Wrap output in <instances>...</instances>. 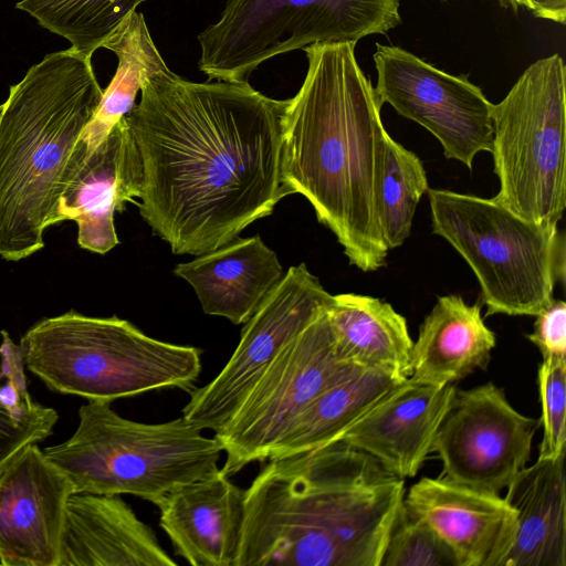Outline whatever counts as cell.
<instances>
[{"label": "cell", "instance_id": "cell-27", "mask_svg": "<svg viewBox=\"0 0 566 566\" xmlns=\"http://www.w3.org/2000/svg\"><path fill=\"white\" fill-rule=\"evenodd\" d=\"M146 0H21L17 9L65 38L71 50L91 59L93 53Z\"/></svg>", "mask_w": 566, "mask_h": 566}, {"label": "cell", "instance_id": "cell-20", "mask_svg": "<svg viewBox=\"0 0 566 566\" xmlns=\"http://www.w3.org/2000/svg\"><path fill=\"white\" fill-rule=\"evenodd\" d=\"M172 272L192 286L206 314L237 325L250 319L284 275L277 255L259 235L237 238Z\"/></svg>", "mask_w": 566, "mask_h": 566}, {"label": "cell", "instance_id": "cell-23", "mask_svg": "<svg viewBox=\"0 0 566 566\" xmlns=\"http://www.w3.org/2000/svg\"><path fill=\"white\" fill-rule=\"evenodd\" d=\"M326 313L343 359L409 378L413 342L406 318L389 303L343 293L333 295Z\"/></svg>", "mask_w": 566, "mask_h": 566}, {"label": "cell", "instance_id": "cell-12", "mask_svg": "<svg viewBox=\"0 0 566 566\" xmlns=\"http://www.w3.org/2000/svg\"><path fill=\"white\" fill-rule=\"evenodd\" d=\"M373 59L378 104L428 129L446 158L471 169L479 153H491L492 103L465 75H451L398 46L377 43Z\"/></svg>", "mask_w": 566, "mask_h": 566}, {"label": "cell", "instance_id": "cell-8", "mask_svg": "<svg viewBox=\"0 0 566 566\" xmlns=\"http://www.w3.org/2000/svg\"><path fill=\"white\" fill-rule=\"evenodd\" d=\"M566 67L557 53L537 60L491 106L493 198L518 216L557 226L566 207Z\"/></svg>", "mask_w": 566, "mask_h": 566}, {"label": "cell", "instance_id": "cell-18", "mask_svg": "<svg viewBox=\"0 0 566 566\" xmlns=\"http://www.w3.org/2000/svg\"><path fill=\"white\" fill-rule=\"evenodd\" d=\"M175 554L192 566H235L244 522V490L216 473L184 484L157 506Z\"/></svg>", "mask_w": 566, "mask_h": 566}, {"label": "cell", "instance_id": "cell-29", "mask_svg": "<svg viewBox=\"0 0 566 566\" xmlns=\"http://www.w3.org/2000/svg\"><path fill=\"white\" fill-rule=\"evenodd\" d=\"M380 566H458L438 534L408 507L400 505Z\"/></svg>", "mask_w": 566, "mask_h": 566}, {"label": "cell", "instance_id": "cell-33", "mask_svg": "<svg viewBox=\"0 0 566 566\" xmlns=\"http://www.w3.org/2000/svg\"><path fill=\"white\" fill-rule=\"evenodd\" d=\"M497 2L504 8H511L513 10H518L520 8L527 9V0H497Z\"/></svg>", "mask_w": 566, "mask_h": 566}, {"label": "cell", "instance_id": "cell-28", "mask_svg": "<svg viewBox=\"0 0 566 566\" xmlns=\"http://www.w3.org/2000/svg\"><path fill=\"white\" fill-rule=\"evenodd\" d=\"M429 189L420 158L387 133L378 191L379 220L388 250L409 237L418 202Z\"/></svg>", "mask_w": 566, "mask_h": 566}, {"label": "cell", "instance_id": "cell-30", "mask_svg": "<svg viewBox=\"0 0 566 566\" xmlns=\"http://www.w3.org/2000/svg\"><path fill=\"white\" fill-rule=\"evenodd\" d=\"M542 406L543 439L538 458L565 453L566 444V358H543L537 371Z\"/></svg>", "mask_w": 566, "mask_h": 566}, {"label": "cell", "instance_id": "cell-17", "mask_svg": "<svg viewBox=\"0 0 566 566\" xmlns=\"http://www.w3.org/2000/svg\"><path fill=\"white\" fill-rule=\"evenodd\" d=\"M455 392L406 379L354 422L338 440L367 453L389 473L412 478L420 470Z\"/></svg>", "mask_w": 566, "mask_h": 566}, {"label": "cell", "instance_id": "cell-24", "mask_svg": "<svg viewBox=\"0 0 566 566\" xmlns=\"http://www.w3.org/2000/svg\"><path fill=\"white\" fill-rule=\"evenodd\" d=\"M408 378L356 367L322 391L292 422L268 459L314 450L332 443L376 402Z\"/></svg>", "mask_w": 566, "mask_h": 566}, {"label": "cell", "instance_id": "cell-16", "mask_svg": "<svg viewBox=\"0 0 566 566\" xmlns=\"http://www.w3.org/2000/svg\"><path fill=\"white\" fill-rule=\"evenodd\" d=\"M403 503L438 534L458 566H503L517 521L499 493L424 476L405 492Z\"/></svg>", "mask_w": 566, "mask_h": 566}, {"label": "cell", "instance_id": "cell-2", "mask_svg": "<svg viewBox=\"0 0 566 566\" xmlns=\"http://www.w3.org/2000/svg\"><path fill=\"white\" fill-rule=\"evenodd\" d=\"M268 461L244 490L235 566H380L403 479L342 440Z\"/></svg>", "mask_w": 566, "mask_h": 566}, {"label": "cell", "instance_id": "cell-5", "mask_svg": "<svg viewBox=\"0 0 566 566\" xmlns=\"http://www.w3.org/2000/svg\"><path fill=\"white\" fill-rule=\"evenodd\" d=\"M24 367L52 391L113 402L178 388L190 392L200 376L201 350L163 342L117 316L75 311L45 317L19 343Z\"/></svg>", "mask_w": 566, "mask_h": 566}, {"label": "cell", "instance_id": "cell-3", "mask_svg": "<svg viewBox=\"0 0 566 566\" xmlns=\"http://www.w3.org/2000/svg\"><path fill=\"white\" fill-rule=\"evenodd\" d=\"M305 80L284 115L283 176L305 197L317 220L364 272L386 264L378 191L385 129L374 87L359 67L355 44L303 49Z\"/></svg>", "mask_w": 566, "mask_h": 566}, {"label": "cell", "instance_id": "cell-7", "mask_svg": "<svg viewBox=\"0 0 566 566\" xmlns=\"http://www.w3.org/2000/svg\"><path fill=\"white\" fill-rule=\"evenodd\" d=\"M432 231L475 274L486 316H536L565 277L564 235L557 226L530 221L493 198L428 189Z\"/></svg>", "mask_w": 566, "mask_h": 566}, {"label": "cell", "instance_id": "cell-25", "mask_svg": "<svg viewBox=\"0 0 566 566\" xmlns=\"http://www.w3.org/2000/svg\"><path fill=\"white\" fill-rule=\"evenodd\" d=\"M118 60L109 85L86 126L81 140L88 149L96 147L135 105L143 83L151 75L168 71L158 52L144 15L136 10L103 44Z\"/></svg>", "mask_w": 566, "mask_h": 566}, {"label": "cell", "instance_id": "cell-21", "mask_svg": "<svg viewBox=\"0 0 566 566\" xmlns=\"http://www.w3.org/2000/svg\"><path fill=\"white\" fill-rule=\"evenodd\" d=\"M565 453L523 468L504 499L517 530L503 566H566Z\"/></svg>", "mask_w": 566, "mask_h": 566}, {"label": "cell", "instance_id": "cell-13", "mask_svg": "<svg viewBox=\"0 0 566 566\" xmlns=\"http://www.w3.org/2000/svg\"><path fill=\"white\" fill-rule=\"evenodd\" d=\"M541 420L518 412L494 382L457 390L432 450L443 478L500 493L526 467Z\"/></svg>", "mask_w": 566, "mask_h": 566}, {"label": "cell", "instance_id": "cell-6", "mask_svg": "<svg viewBox=\"0 0 566 566\" xmlns=\"http://www.w3.org/2000/svg\"><path fill=\"white\" fill-rule=\"evenodd\" d=\"M43 452L74 493L130 494L158 506L175 489L219 471L223 449L182 416L144 423L123 418L109 402L88 401L73 436Z\"/></svg>", "mask_w": 566, "mask_h": 566}, {"label": "cell", "instance_id": "cell-10", "mask_svg": "<svg viewBox=\"0 0 566 566\" xmlns=\"http://www.w3.org/2000/svg\"><path fill=\"white\" fill-rule=\"evenodd\" d=\"M326 311L285 345L214 432L213 438L226 452L220 468L224 475L266 461L300 413L327 387L358 367L339 355Z\"/></svg>", "mask_w": 566, "mask_h": 566}, {"label": "cell", "instance_id": "cell-22", "mask_svg": "<svg viewBox=\"0 0 566 566\" xmlns=\"http://www.w3.org/2000/svg\"><path fill=\"white\" fill-rule=\"evenodd\" d=\"M495 344L479 303L469 305L459 295L440 296L419 328L408 379L434 386L454 384L475 369H485Z\"/></svg>", "mask_w": 566, "mask_h": 566}, {"label": "cell", "instance_id": "cell-15", "mask_svg": "<svg viewBox=\"0 0 566 566\" xmlns=\"http://www.w3.org/2000/svg\"><path fill=\"white\" fill-rule=\"evenodd\" d=\"M139 190V159L122 118L96 147L76 144L63 176L55 222L75 221L78 245L105 254L119 242L115 211L135 202Z\"/></svg>", "mask_w": 566, "mask_h": 566}, {"label": "cell", "instance_id": "cell-14", "mask_svg": "<svg viewBox=\"0 0 566 566\" xmlns=\"http://www.w3.org/2000/svg\"><path fill=\"white\" fill-rule=\"evenodd\" d=\"M67 475L38 443L25 447L0 473V565L59 566Z\"/></svg>", "mask_w": 566, "mask_h": 566}, {"label": "cell", "instance_id": "cell-32", "mask_svg": "<svg viewBox=\"0 0 566 566\" xmlns=\"http://www.w3.org/2000/svg\"><path fill=\"white\" fill-rule=\"evenodd\" d=\"M527 10L535 17L564 24L566 0H527Z\"/></svg>", "mask_w": 566, "mask_h": 566}, {"label": "cell", "instance_id": "cell-19", "mask_svg": "<svg viewBox=\"0 0 566 566\" xmlns=\"http://www.w3.org/2000/svg\"><path fill=\"white\" fill-rule=\"evenodd\" d=\"M151 527L118 494L73 493L59 566H176Z\"/></svg>", "mask_w": 566, "mask_h": 566}, {"label": "cell", "instance_id": "cell-26", "mask_svg": "<svg viewBox=\"0 0 566 566\" xmlns=\"http://www.w3.org/2000/svg\"><path fill=\"white\" fill-rule=\"evenodd\" d=\"M0 345V473L29 444L52 434L59 415L29 391L20 346L6 331Z\"/></svg>", "mask_w": 566, "mask_h": 566}, {"label": "cell", "instance_id": "cell-1", "mask_svg": "<svg viewBox=\"0 0 566 566\" xmlns=\"http://www.w3.org/2000/svg\"><path fill=\"white\" fill-rule=\"evenodd\" d=\"M289 99L248 82L149 76L123 117L140 165L138 205L174 254L223 247L292 195L283 176Z\"/></svg>", "mask_w": 566, "mask_h": 566}, {"label": "cell", "instance_id": "cell-9", "mask_svg": "<svg viewBox=\"0 0 566 566\" xmlns=\"http://www.w3.org/2000/svg\"><path fill=\"white\" fill-rule=\"evenodd\" d=\"M399 0H228L198 35L199 69L210 80L248 82L266 60L314 44H356L401 23Z\"/></svg>", "mask_w": 566, "mask_h": 566}, {"label": "cell", "instance_id": "cell-4", "mask_svg": "<svg viewBox=\"0 0 566 566\" xmlns=\"http://www.w3.org/2000/svg\"><path fill=\"white\" fill-rule=\"evenodd\" d=\"M103 91L91 59L46 54L0 106V256L21 261L56 224L62 180Z\"/></svg>", "mask_w": 566, "mask_h": 566}, {"label": "cell", "instance_id": "cell-31", "mask_svg": "<svg viewBox=\"0 0 566 566\" xmlns=\"http://www.w3.org/2000/svg\"><path fill=\"white\" fill-rule=\"evenodd\" d=\"M543 358H566V303L554 298L538 315L533 332L526 334Z\"/></svg>", "mask_w": 566, "mask_h": 566}, {"label": "cell", "instance_id": "cell-11", "mask_svg": "<svg viewBox=\"0 0 566 566\" xmlns=\"http://www.w3.org/2000/svg\"><path fill=\"white\" fill-rule=\"evenodd\" d=\"M333 300L305 263L291 266L244 323L237 348L220 373L193 388L182 417L218 431L279 353Z\"/></svg>", "mask_w": 566, "mask_h": 566}, {"label": "cell", "instance_id": "cell-34", "mask_svg": "<svg viewBox=\"0 0 566 566\" xmlns=\"http://www.w3.org/2000/svg\"><path fill=\"white\" fill-rule=\"evenodd\" d=\"M442 1H447V0H442Z\"/></svg>", "mask_w": 566, "mask_h": 566}]
</instances>
